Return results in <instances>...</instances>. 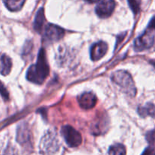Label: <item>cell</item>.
Returning a JSON list of instances; mask_svg holds the SVG:
<instances>
[{
    "instance_id": "cell-11",
    "label": "cell",
    "mask_w": 155,
    "mask_h": 155,
    "mask_svg": "<svg viewBox=\"0 0 155 155\" xmlns=\"http://www.w3.org/2000/svg\"><path fill=\"white\" fill-rule=\"evenodd\" d=\"M17 140L22 144H28L30 141V132L28 129V126L23 123L20 125L17 132Z\"/></svg>"
},
{
    "instance_id": "cell-16",
    "label": "cell",
    "mask_w": 155,
    "mask_h": 155,
    "mask_svg": "<svg viewBox=\"0 0 155 155\" xmlns=\"http://www.w3.org/2000/svg\"><path fill=\"white\" fill-rule=\"evenodd\" d=\"M129 7L134 14H138L140 12V0H127Z\"/></svg>"
},
{
    "instance_id": "cell-14",
    "label": "cell",
    "mask_w": 155,
    "mask_h": 155,
    "mask_svg": "<svg viewBox=\"0 0 155 155\" xmlns=\"http://www.w3.org/2000/svg\"><path fill=\"white\" fill-rule=\"evenodd\" d=\"M26 0H3L4 4L12 12L19 11L22 8Z\"/></svg>"
},
{
    "instance_id": "cell-10",
    "label": "cell",
    "mask_w": 155,
    "mask_h": 155,
    "mask_svg": "<svg viewBox=\"0 0 155 155\" xmlns=\"http://www.w3.org/2000/svg\"><path fill=\"white\" fill-rule=\"evenodd\" d=\"M12 60L7 55L0 53V74L7 75L10 73L12 69Z\"/></svg>"
},
{
    "instance_id": "cell-12",
    "label": "cell",
    "mask_w": 155,
    "mask_h": 155,
    "mask_svg": "<svg viewBox=\"0 0 155 155\" xmlns=\"http://www.w3.org/2000/svg\"><path fill=\"white\" fill-rule=\"evenodd\" d=\"M44 21H45V15H44V8H41L38 10L35 16V20H34V30L37 32H41L42 28L44 27Z\"/></svg>"
},
{
    "instance_id": "cell-3",
    "label": "cell",
    "mask_w": 155,
    "mask_h": 155,
    "mask_svg": "<svg viewBox=\"0 0 155 155\" xmlns=\"http://www.w3.org/2000/svg\"><path fill=\"white\" fill-rule=\"evenodd\" d=\"M61 133L65 142L69 147H75L79 146L82 141L81 135L72 126H64L61 129Z\"/></svg>"
},
{
    "instance_id": "cell-1",
    "label": "cell",
    "mask_w": 155,
    "mask_h": 155,
    "mask_svg": "<svg viewBox=\"0 0 155 155\" xmlns=\"http://www.w3.org/2000/svg\"><path fill=\"white\" fill-rule=\"evenodd\" d=\"M50 72L48 62L46 56V52L41 49L38 53V57L36 64L32 65L28 70L27 79L35 84H41L44 83Z\"/></svg>"
},
{
    "instance_id": "cell-4",
    "label": "cell",
    "mask_w": 155,
    "mask_h": 155,
    "mask_svg": "<svg viewBox=\"0 0 155 155\" xmlns=\"http://www.w3.org/2000/svg\"><path fill=\"white\" fill-rule=\"evenodd\" d=\"M154 44V34L150 30L147 29L145 32L135 41L134 47L136 51H143L150 48Z\"/></svg>"
},
{
    "instance_id": "cell-6",
    "label": "cell",
    "mask_w": 155,
    "mask_h": 155,
    "mask_svg": "<svg viewBox=\"0 0 155 155\" xmlns=\"http://www.w3.org/2000/svg\"><path fill=\"white\" fill-rule=\"evenodd\" d=\"M42 150L46 153H54L59 149V143L56 133L50 132L43 138L41 143Z\"/></svg>"
},
{
    "instance_id": "cell-13",
    "label": "cell",
    "mask_w": 155,
    "mask_h": 155,
    "mask_svg": "<svg viewBox=\"0 0 155 155\" xmlns=\"http://www.w3.org/2000/svg\"><path fill=\"white\" fill-rule=\"evenodd\" d=\"M138 112L141 117L151 116L153 118H155V105L148 103L145 106L138 107Z\"/></svg>"
},
{
    "instance_id": "cell-9",
    "label": "cell",
    "mask_w": 155,
    "mask_h": 155,
    "mask_svg": "<svg viewBox=\"0 0 155 155\" xmlns=\"http://www.w3.org/2000/svg\"><path fill=\"white\" fill-rule=\"evenodd\" d=\"M78 103L81 108L85 110L91 109L96 105L97 97L91 92H86L79 96Z\"/></svg>"
},
{
    "instance_id": "cell-2",
    "label": "cell",
    "mask_w": 155,
    "mask_h": 155,
    "mask_svg": "<svg viewBox=\"0 0 155 155\" xmlns=\"http://www.w3.org/2000/svg\"><path fill=\"white\" fill-rule=\"evenodd\" d=\"M112 81L121 87L126 94L131 97H135L136 94V87L135 86L133 79L129 72L126 71H115L112 74Z\"/></svg>"
},
{
    "instance_id": "cell-20",
    "label": "cell",
    "mask_w": 155,
    "mask_h": 155,
    "mask_svg": "<svg viewBox=\"0 0 155 155\" xmlns=\"http://www.w3.org/2000/svg\"><path fill=\"white\" fill-rule=\"evenodd\" d=\"M147 29L150 30V31H152L153 32H155V15L153 16L151 18V20L150 21V23H149Z\"/></svg>"
},
{
    "instance_id": "cell-5",
    "label": "cell",
    "mask_w": 155,
    "mask_h": 155,
    "mask_svg": "<svg viewBox=\"0 0 155 155\" xmlns=\"http://www.w3.org/2000/svg\"><path fill=\"white\" fill-rule=\"evenodd\" d=\"M65 31L60 27L48 24L44 29V38L47 42H56L63 37Z\"/></svg>"
},
{
    "instance_id": "cell-18",
    "label": "cell",
    "mask_w": 155,
    "mask_h": 155,
    "mask_svg": "<svg viewBox=\"0 0 155 155\" xmlns=\"http://www.w3.org/2000/svg\"><path fill=\"white\" fill-rule=\"evenodd\" d=\"M141 155H155L154 144H150V145L144 150Z\"/></svg>"
},
{
    "instance_id": "cell-19",
    "label": "cell",
    "mask_w": 155,
    "mask_h": 155,
    "mask_svg": "<svg viewBox=\"0 0 155 155\" xmlns=\"http://www.w3.org/2000/svg\"><path fill=\"white\" fill-rule=\"evenodd\" d=\"M146 138L147 141H148L149 144H154L155 142V131H150V132H147V135H146Z\"/></svg>"
},
{
    "instance_id": "cell-15",
    "label": "cell",
    "mask_w": 155,
    "mask_h": 155,
    "mask_svg": "<svg viewBox=\"0 0 155 155\" xmlns=\"http://www.w3.org/2000/svg\"><path fill=\"white\" fill-rule=\"evenodd\" d=\"M109 155H126V147L121 144H116L110 146L108 151Z\"/></svg>"
},
{
    "instance_id": "cell-7",
    "label": "cell",
    "mask_w": 155,
    "mask_h": 155,
    "mask_svg": "<svg viewBox=\"0 0 155 155\" xmlns=\"http://www.w3.org/2000/svg\"><path fill=\"white\" fill-rule=\"evenodd\" d=\"M116 7L114 0H101L97 5L95 12L98 17L106 18L113 14Z\"/></svg>"
},
{
    "instance_id": "cell-17",
    "label": "cell",
    "mask_w": 155,
    "mask_h": 155,
    "mask_svg": "<svg viewBox=\"0 0 155 155\" xmlns=\"http://www.w3.org/2000/svg\"><path fill=\"white\" fill-rule=\"evenodd\" d=\"M0 94L5 101L8 100V98H9V94H8V91H7L6 87L4 86V84H2L1 81H0Z\"/></svg>"
},
{
    "instance_id": "cell-22",
    "label": "cell",
    "mask_w": 155,
    "mask_h": 155,
    "mask_svg": "<svg viewBox=\"0 0 155 155\" xmlns=\"http://www.w3.org/2000/svg\"><path fill=\"white\" fill-rule=\"evenodd\" d=\"M150 63H151L152 65H153V66L155 68V62H153V61H151V62H150Z\"/></svg>"
},
{
    "instance_id": "cell-21",
    "label": "cell",
    "mask_w": 155,
    "mask_h": 155,
    "mask_svg": "<svg viewBox=\"0 0 155 155\" xmlns=\"http://www.w3.org/2000/svg\"><path fill=\"white\" fill-rule=\"evenodd\" d=\"M85 1H87V2H91V3H94V2H98L99 0H85Z\"/></svg>"
},
{
    "instance_id": "cell-8",
    "label": "cell",
    "mask_w": 155,
    "mask_h": 155,
    "mask_svg": "<svg viewBox=\"0 0 155 155\" xmlns=\"http://www.w3.org/2000/svg\"><path fill=\"white\" fill-rule=\"evenodd\" d=\"M108 46L107 43L100 41L94 44L91 48V58L93 61H97L101 59L107 53Z\"/></svg>"
}]
</instances>
